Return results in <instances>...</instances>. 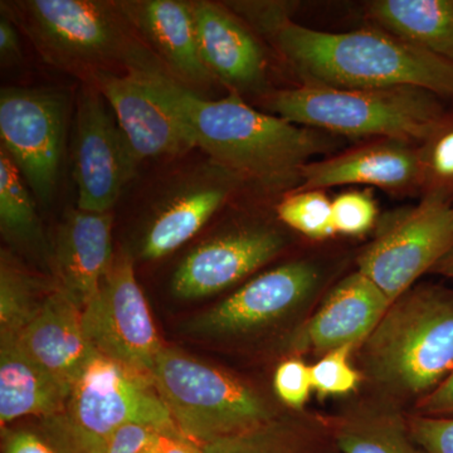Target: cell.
Returning a JSON list of instances; mask_svg holds the SVG:
<instances>
[{
	"label": "cell",
	"mask_w": 453,
	"mask_h": 453,
	"mask_svg": "<svg viewBox=\"0 0 453 453\" xmlns=\"http://www.w3.org/2000/svg\"><path fill=\"white\" fill-rule=\"evenodd\" d=\"M417 411L421 416L453 417V372L434 392L419 399Z\"/></svg>",
	"instance_id": "cell-36"
},
{
	"label": "cell",
	"mask_w": 453,
	"mask_h": 453,
	"mask_svg": "<svg viewBox=\"0 0 453 453\" xmlns=\"http://www.w3.org/2000/svg\"><path fill=\"white\" fill-rule=\"evenodd\" d=\"M334 434L342 453H426L395 414H356L340 421Z\"/></svg>",
	"instance_id": "cell-24"
},
{
	"label": "cell",
	"mask_w": 453,
	"mask_h": 453,
	"mask_svg": "<svg viewBox=\"0 0 453 453\" xmlns=\"http://www.w3.org/2000/svg\"><path fill=\"white\" fill-rule=\"evenodd\" d=\"M277 50L303 83L338 88H418L453 100V64L378 27L332 33L288 20Z\"/></svg>",
	"instance_id": "cell-2"
},
{
	"label": "cell",
	"mask_w": 453,
	"mask_h": 453,
	"mask_svg": "<svg viewBox=\"0 0 453 453\" xmlns=\"http://www.w3.org/2000/svg\"><path fill=\"white\" fill-rule=\"evenodd\" d=\"M18 27L11 17L2 11L0 17V59L3 67H13L23 59Z\"/></svg>",
	"instance_id": "cell-37"
},
{
	"label": "cell",
	"mask_w": 453,
	"mask_h": 453,
	"mask_svg": "<svg viewBox=\"0 0 453 453\" xmlns=\"http://www.w3.org/2000/svg\"><path fill=\"white\" fill-rule=\"evenodd\" d=\"M419 193L453 202V109L418 146Z\"/></svg>",
	"instance_id": "cell-27"
},
{
	"label": "cell",
	"mask_w": 453,
	"mask_h": 453,
	"mask_svg": "<svg viewBox=\"0 0 453 453\" xmlns=\"http://www.w3.org/2000/svg\"><path fill=\"white\" fill-rule=\"evenodd\" d=\"M5 453H55L37 434L17 432L8 438Z\"/></svg>",
	"instance_id": "cell-38"
},
{
	"label": "cell",
	"mask_w": 453,
	"mask_h": 453,
	"mask_svg": "<svg viewBox=\"0 0 453 453\" xmlns=\"http://www.w3.org/2000/svg\"><path fill=\"white\" fill-rule=\"evenodd\" d=\"M96 86H82L77 96L73 178L77 208L106 213L134 178L138 160Z\"/></svg>",
	"instance_id": "cell-11"
},
{
	"label": "cell",
	"mask_w": 453,
	"mask_h": 453,
	"mask_svg": "<svg viewBox=\"0 0 453 453\" xmlns=\"http://www.w3.org/2000/svg\"><path fill=\"white\" fill-rule=\"evenodd\" d=\"M179 451H180L179 453H204L201 446L196 445V442L188 440L186 437L181 441L180 449H179Z\"/></svg>",
	"instance_id": "cell-41"
},
{
	"label": "cell",
	"mask_w": 453,
	"mask_h": 453,
	"mask_svg": "<svg viewBox=\"0 0 453 453\" xmlns=\"http://www.w3.org/2000/svg\"><path fill=\"white\" fill-rule=\"evenodd\" d=\"M442 98L418 88H338L303 83L268 96L280 118L357 139L419 145L443 118Z\"/></svg>",
	"instance_id": "cell-4"
},
{
	"label": "cell",
	"mask_w": 453,
	"mask_h": 453,
	"mask_svg": "<svg viewBox=\"0 0 453 453\" xmlns=\"http://www.w3.org/2000/svg\"><path fill=\"white\" fill-rule=\"evenodd\" d=\"M273 388L280 401L295 410H301L312 390L310 366L300 359L281 363L273 377Z\"/></svg>",
	"instance_id": "cell-33"
},
{
	"label": "cell",
	"mask_w": 453,
	"mask_h": 453,
	"mask_svg": "<svg viewBox=\"0 0 453 453\" xmlns=\"http://www.w3.org/2000/svg\"><path fill=\"white\" fill-rule=\"evenodd\" d=\"M68 390L31 359L14 338H0L2 427L28 416H52L67 405Z\"/></svg>",
	"instance_id": "cell-22"
},
{
	"label": "cell",
	"mask_w": 453,
	"mask_h": 453,
	"mask_svg": "<svg viewBox=\"0 0 453 453\" xmlns=\"http://www.w3.org/2000/svg\"><path fill=\"white\" fill-rule=\"evenodd\" d=\"M112 216L73 210L57 232L53 262L56 288L85 309L96 294L113 261Z\"/></svg>",
	"instance_id": "cell-21"
},
{
	"label": "cell",
	"mask_w": 453,
	"mask_h": 453,
	"mask_svg": "<svg viewBox=\"0 0 453 453\" xmlns=\"http://www.w3.org/2000/svg\"><path fill=\"white\" fill-rule=\"evenodd\" d=\"M282 223L312 240H325L335 234L333 201L324 190H294L276 207Z\"/></svg>",
	"instance_id": "cell-28"
},
{
	"label": "cell",
	"mask_w": 453,
	"mask_h": 453,
	"mask_svg": "<svg viewBox=\"0 0 453 453\" xmlns=\"http://www.w3.org/2000/svg\"><path fill=\"white\" fill-rule=\"evenodd\" d=\"M25 179L0 148V226L3 234L19 242H37L40 220Z\"/></svg>",
	"instance_id": "cell-25"
},
{
	"label": "cell",
	"mask_w": 453,
	"mask_h": 453,
	"mask_svg": "<svg viewBox=\"0 0 453 453\" xmlns=\"http://www.w3.org/2000/svg\"><path fill=\"white\" fill-rule=\"evenodd\" d=\"M201 447L204 453H301L294 441L271 428L268 423Z\"/></svg>",
	"instance_id": "cell-30"
},
{
	"label": "cell",
	"mask_w": 453,
	"mask_h": 453,
	"mask_svg": "<svg viewBox=\"0 0 453 453\" xmlns=\"http://www.w3.org/2000/svg\"><path fill=\"white\" fill-rule=\"evenodd\" d=\"M65 408L80 453H103L113 432L130 423L178 431L150 377L97 351L73 384Z\"/></svg>",
	"instance_id": "cell-7"
},
{
	"label": "cell",
	"mask_w": 453,
	"mask_h": 453,
	"mask_svg": "<svg viewBox=\"0 0 453 453\" xmlns=\"http://www.w3.org/2000/svg\"><path fill=\"white\" fill-rule=\"evenodd\" d=\"M68 109L67 94L61 89L4 88L0 91V148L43 204L53 198L58 183Z\"/></svg>",
	"instance_id": "cell-9"
},
{
	"label": "cell",
	"mask_w": 453,
	"mask_h": 453,
	"mask_svg": "<svg viewBox=\"0 0 453 453\" xmlns=\"http://www.w3.org/2000/svg\"><path fill=\"white\" fill-rule=\"evenodd\" d=\"M452 249L453 202L422 196L418 204L383 217L357 258V271L393 303Z\"/></svg>",
	"instance_id": "cell-8"
},
{
	"label": "cell",
	"mask_w": 453,
	"mask_h": 453,
	"mask_svg": "<svg viewBox=\"0 0 453 453\" xmlns=\"http://www.w3.org/2000/svg\"><path fill=\"white\" fill-rule=\"evenodd\" d=\"M411 436L426 453H453V417L414 416L408 421Z\"/></svg>",
	"instance_id": "cell-34"
},
{
	"label": "cell",
	"mask_w": 453,
	"mask_h": 453,
	"mask_svg": "<svg viewBox=\"0 0 453 453\" xmlns=\"http://www.w3.org/2000/svg\"><path fill=\"white\" fill-rule=\"evenodd\" d=\"M192 4L199 50L214 80L240 95L264 88L266 59L252 29L223 5Z\"/></svg>",
	"instance_id": "cell-20"
},
{
	"label": "cell",
	"mask_w": 453,
	"mask_h": 453,
	"mask_svg": "<svg viewBox=\"0 0 453 453\" xmlns=\"http://www.w3.org/2000/svg\"><path fill=\"white\" fill-rule=\"evenodd\" d=\"M377 219V203L368 190H350L333 201V225L336 234H365Z\"/></svg>",
	"instance_id": "cell-31"
},
{
	"label": "cell",
	"mask_w": 453,
	"mask_h": 453,
	"mask_svg": "<svg viewBox=\"0 0 453 453\" xmlns=\"http://www.w3.org/2000/svg\"><path fill=\"white\" fill-rule=\"evenodd\" d=\"M418 145L395 139L371 140L301 169L296 190L342 186L377 187L395 195L419 192Z\"/></svg>",
	"instance_id": "cell-16"
},
{
	"label": "cell",
	"mask_w": 453,
	"mask_h": 453,
	"mask_svg": "<svg viewBox=\"0 0 453 453\" xmlns=\"http://www.w3.org/2000/svg\"><path fill=\"white\" fill-rule=\"evenodd\" d=\"M181 436L179 431L157 432L144 453H178Z\"/></svg>",
	"instance_id": "cell-39"
},
{
	"label": "cell",
	"mask_w": 453,
	"mask_h": 453,
	"mask_svg": "<svg viewBox=\"0 0 453 453\" xmlns=\"http://www.w3.org/2000/svg\"><path fill=\"white\" fill-rule=\"evenodd\" d=\"M241 183L234 173L211 160L179 178L155 205L140 244L142 257L159 259L183 246Z\"/></svg>",
	"instance_id": "cell-14"
},
{
	"label": "cell",
	"mask_w": 453,
	"mask_h": 453,
	"mask_svg": "<svg viewBox=\"0 0 453 453\" xmlns=\"http://www.w3.org/2000/svg\"><path fill=\"white\" fill-rule=\"evenodd\" d=\"M125 70L150 83L211 162L266 192L296 190L301 169L332 145L323 131L259 112L237 92L220 100L201 96L177 81L146 46Z\"/></svg>",
	"instance_id": "cell-1"
},
{
	"label": "cell",
	"mask_w": 453,
	"mask_h": 453,
	"mask_svg": "<svg viewBox=\"0 0 453 453\" xmlns=\"http://www.w3.org/2000/svg\"><path fill=\"white\" fill-rule=\"evenodd\" d=\"M38 282L8 253L0 264V338L17 336L40 308Z\"/></svg>",
	"instance_id": "cell-26"
},
{
	"label": "cell",
	"mask_w": 453,
	"mask_h": 453,
	"mask_svg": "<svg viewBox=\"0 0 453 453\" xmlns=\"http://www.w3.org/2000/svg\"><path fill=\"white\" fill-rule=\"evenodd\" d=\"M282 249V235L270 226L226 232L199 244L181 261L173 276V292L184 300L219 294L265 266Z\"/></svg>",
	"instance_id": "cell-15"
},
{
	"label": "cell",
	"mask_w": 453,
	"mask_h": 453,
	"mask_svg": "<svg viewBox=\"0 0 453 453\" xmlns=\"http://www.w3.org/2000/svg\"><path fill=\"white\" fill-rule=\"evenodd\" d=\"M82 321L97 353L151 378L164 347L130 255L113 257L96 294L82 310Z\"/></svg>",
	"instance_id": "cell-10"
},
{
	"label": "cell",
	"mask_w": 453,
	"mask_h": 453,
	"mask_svg": "<svg viewBox=\"0 0 453 453\" xmlns=\"http://www.w3.org/2000/svg\"><path fill=\"white\" fill-rule=\"evenodd\" d=\"M110 106L122 135L138 163L175 157L195 148V142L174 112L142 74L98 73L88 81Z\"/></svg>",
	"instance_id": "cell-12"
},
{
	"label": "cell",
	"mask_w": 453,
	"mask_h": 453,
	"mask_svg": "<svg viewBox=\"0 0 453 453\" xmlns=\"http://www.w3.org/2000/svg\"><path fill=\"white\" fill-rule=\"evenodd\" d=\"M366 17L384 29L453 64V0H374Z\"/></svg>",
	"instance_id": "cell-23"
},
{
	"label": "cell",
	"mask_w": 453,
	"mask_h": 453,
	"mask_svg": "<svg viewBox=\"0 0 453 453\" xmlns=\"http://www.w3.org/2000/svg\"><path fill=\"white\" fill-rule=\"evenodd\" d=\"M151 380L178 431L196 445L270 422L266 403L251 387L177 349H162Z\"/></svg>",
	"instance_id": "cell-6"
},
{
	"label": "cell",
	"mask_w": 453,
	"mask_h": 453,
	"mask_svg": "<svg viewBox=\"0 0 453 453\" xmlns=\"http://www.w3.org/2000/svg\"><path fill=\"white\" fill-rule=\"evenodd\" d=\"M362 359L392 395L434 392L453 372V291L434 283L405 291L362 342Z\"/></svg>",
	"instance_id": "cell-3"
},
{
	"label": "cell",
	"mask_w": 453,
	"mask_h": 453,
	"mask_svg": "<svg viewBox=\"0 0 453 453\" xmlns=\"http://www.w3.org/2000/svg\"><path fill=\"white\" fill-rule=\"evenodd\" d=\"M153 426L130 423L113 432L104 446L103 453H144L157 432Z\"/></svg>",
	"instance_id": "cell-35"
},
{
	"label": "cell",
	"mask_w": 453,
	"mask_h": 453,
	"mask_svg": "<svg viewBox=\"0 0 453 453\" xmlns=\"http://www.w3.org/2000/svg\"><path fill=\"white\" fill-rule=\"evenodd\" d=\"M353 348L354 345H345L334 349L310 366L312 390L321 398L349 395L359 386V372L350 365Z\"/></svg>",
	"instance_id": "cell-29"
},
{
	"label": "cell",
	"mask_w": 453,
	"mask_h": 453,
	"mask_svg": "<svg viewBox=\"0 0 453 453\" xmlns=\"http://www.w3.org/2000/svg\"><path fill=\"white\" fill-rule=\"evenodd\" d=\"M320 282L315 265L290 262L267 271L204 312L189 329L204 335H237L275 323L311 296Z\"/></svg>",
	"instance_id": "cell-13"
},
{
	"label": "cell",
	"mask_w": 453,
	"mask_h": 453,
	"mask_svg": "<svg viewBox=\"0 0 453 453\" xmlns=\"http://www.w3.org/2000/svg\"><path fill=\"white\" fill-rule=\"evenodd\" d=\"M431 273L453 279V249L434 267Z\"/></svg>",
	"instance_id": "cell-40"
},
{
	"label": "cell",
	"mask_w": 453,
	"mask_h": 453,
	"mask_svg": "<svg viewBox=\"0 0 453 453\" xmlns=\"http://www.w3.org/2000/svg\"><path fill=\"white\" fill-rule=\"evenodd\" d=\"M119 4L148 49L181 85L196 92L216 81L202 59L192 3L138 0Z\"/></svg>",
	"instance_id": "cell-17"
},
{
	"label": "cell",
	"mask_w": 453,
	"mask_h": 453,
	"mask_svg": "<svg viewBox=\"0 0 453 453\" xmlns=\"http://www.w3.org/2000/svg\"><path fill=\"white\" fill-rule=\"evenodd\" d=\"M388 297L360 271L342 280L292 338L297 351L326 354L368 338L390 306Z\"/></svg>",
	"instance_id": "cell-18"
},
{
	"label": "cell",
	"mask_w": 453,
	"mask_h": 453,
	"mask_svg": "<svg viewBox=\"0 0 453 453\" xmlns=\"http://www.w3.org/2000/svg\"><path fill=\"white\" fill-rule=\"evenodd\" d=\"M28 35L44 61L91 80L127 65L140 41L119 3L95 0H22L2 5Z\"/></svg>",
	"instance_id": "cell-5"
},
{
	"label": "cell",
	"mask_w": 453,
	"mask_h": 453,
	"mask_svg": "<svg viewBox=\"0 0 453 453\" xmlns=\"http://www.w3.org/2000/svg\"><path fill=\"white\" fill-rule=\"evenodd\" d=\"M229 11L261 35H273L291 19L296 3L291 2H231L226 5Z\"/></svg>",
	"instance_id": "cell-32"
},
{
	"label": "cell",
	"mask_w": 453,
	"mask_h": 453,
	"mask_svg": "<svg viewBox=\"0 0 453 453\" xmlns=\"http://www.w3.org/2000/svg\"><path fill=\"white\" fill-rule=\"evenodd\" d=\"M9 338L68 393L96 351L86 335L82 310L58 288L44 296L22 332Z\"/></svg>",
	"instance_id": "cell-19"
}]
</instances>
